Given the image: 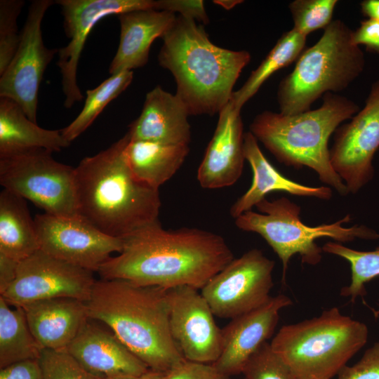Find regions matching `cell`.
Returning <instances> with one entry per match:
<instances>
[{
	"label": "cell",
	"instance_id": "obj_1",
	"mask_svg": "<svg viewBox=\"0 0 379 379\" xmlns=\"http://www.w3.org/2000/svg\"><path fill=\"white\" fill-rule=\"evenodd\" d=\"M123 239L121 251L98 270L102 279H120L168 290H201L234 258L223 237L197 228L164 230L157 221Z\"/></svg>",
	"mask_w": 379,
	"mask_h": 379
},
{
	"label": "cell",
	"instance_id": "obj_2",
	"mask_svg": "<svg viewBox=\"0 0 379 379\" xmlns=\"http://www.w3.org/2000/svg\"><path fill=\"white\" fill-rule=\"evenodd\" d=\"M128 133L75 168L79 215L104 234L123 239L159 221V190L138 180L125 157Z\"/></svg>",
	"mask_w": 379,
	"mask_h": 379
},
{
	"label": "cell",
	"instance_id": "obj_3",
	"mask_svg": "<svg viewBox=\"0 0 379 379\" xmlns=\"http://www.w3.org/2000/svg\"><path fill=\"white\" fill-rule=\"evenodd\" d=\"M161 39L159 64L173 74L175 94L189 115L219 114L231 100L250 53L215 46L203 25L179 15Z\"/></svg>",
	"mask_w": 379,
	"mask_h": 379
},
{
	"label": "cell",
	"instance_id": "obj_4",
	"mask_svg": "<svg viewBox=\"0 0 379 379\" xmlns=\"http://www.w3.org/2000/svg\"><path fill=\"white\" fill-rule=\"evenodd\" d=\"M86 305L149 369L164 373L185 360L171 333L167 290L101 279Z\"/></svg>",
	"mask_w": 379,
	"mask_h": 379
},
{
	"label": "cell",
	"instance_id": "obj_5",
	"mask_svg": "<svg viewBox=\"0 0 379 379\" xmlns=\"http://www.w3.org/2000/svg\"><path fill=\"white\" fill-rule=\"evenodd\" d=\"M359 111L352 100L327 93L321 105L313 110L293 115L263 111L249 129L279 162L295 168H310L323 183L346 196L347 187L331 163L328 140L342 122Z\"/></svg>",
	"mask_w": 379,
	"mask_h": 379
},
{
	"label": "cell",
	"instance_id": "obj_6",
	"mask_svg": "<svg viewBox=\"0 0 379 379\" xmlns=\"http://www.w3.org/2000/svg\"><path fill=\"white\" fill-rule=\"evenodd\" d=\"M352 32L341 20H332L319 41L302 52L293 71L279 84L280 113L293 115L310 110L324 94L345 90L360 76L365 55L353 43Z\"/></svg>",
	"mask_w": 379,
	"mask_h": 379
},
{
	"label": "cell",
	"instance_id": "obj_7",
	"mask_svg": "<svg viewBox=\"0 0 379 379\" xmlns=\"http://www.w3.org/2000/svg\"><path fill=\"white\" fill-rule=\"evenodd\" d=\"M368 328L337 307L283 326L270 345L297 379H331L366 343Z\"/></svg>",
	"mask_w": 379,
	"mask_h": 379
},
{
	"label": "cell",
	"instance_id": "obj_8",
	"mask_svg": "<svg viewBox=\"0 0 379 379\" xmlns=\"http://www.w3.org/2000/svg\"><path fill=\"white\" fill-rule=\"evenodd\" d=\"M255 207L258 212L251 210L242 213L235 218V225L243 231L258 234L270 245L282 262L283 282L289 260L295 254L300 255L302 263L315 265L320 262L323 250L315 241L319 238L328 237L343 243L356 239H379L378 232L364 225L343 227L351 220L350 214L333 223L306 225L300 218V207L284 197L272 201L265 198Z\"/></svg>",
	"mask_w": 379,
	"mask_h": 379
},
{
	"label": "cell",
	"instance_id": "obj_9",
	"mask_svg": "<svg viewBox=\"0 0 379 379\" xmlns=\"http://www.w3.org/2000/svg\"><path fill=\"white\" fill-rule=\"evenodd\" d=\"M52 153L36 149L0 158V183L45 213L78 216L75 168L57 161Z\"/></svg>",
	"mask_w": 379,
	"mask_h": 379
},
{
	"label": "cell",
	"instance_id": "obj_10",
	"mask_svg": "<svg viewBox=\"0 0 379 379\" xmlns=\"http://www.w3.org/2000/svg\"><path fill=\"white\" fill-rule=\"evenodd\" d=\"M274 265L257 248L231 260L201 289L214 316L232 319L265 304Z\"/></svg>",
	"mask_w": 379,
	"mask_h": 379
},
{
	"label": "cell",
	"instance_id": "obj_11",
	"mask_svg": "<svg viewBox=\"0 0 379 379\" xmlns=\"http://www.w3.org/2000/svg\"><path fill=\"white\" fill-rule=\"evenodd\" d=\"M52 0L32 1L20 32L18 49L4 72L0 75V97L17 102L26 116L36 123L38 93L44 72L58 53L44 43L41 22Z\"/></svg>",
	"mask_w": 379,
	"mask_h": 379
},
{
	"label": "cell",
	"instance_id": "obj_12",
	"mask_svg": "<svg viewBox=\"0 0 379 379\" xmlns=\"http://www.w3.org/2000/svg\"><path fill=\"white\" fill-rule=\"evenodd\" d=\"M95 281L93 272L39 249L19 262L15 279L0 296L13 307L57 298L86 302Z\"/></svg>",
	"mask_w": 379,
	"mask_h": 379
},
{
	"label": "cell",
	"instance_id": "obj_13",
	"mask_svg": "<svg viewBox=\"0 0 379 379\" xmlns=\"http://www.w3.org/2000/svg\"><path fill=\"white\" fill-rule=\"evenodd\" d=\"M34 219L40 250L73 265L97 272L113 253L122 250V239L104 234L79 215L44 213Z\"/></svg>",
	"mask_w": 379,
	"mask_h": 379
},
{
	"label": "cell",
	"instance_id": "obj_14",
	"mask_svg": "<svg viewBox=\"0 0 379 379\" xmlns=\"http://www.w3.org/2000/svg\"><path fill=\"white\" fill-rule=\"evenodd\" d=\"M378 148L379 79L373 83L364 107L334 132L331 163L349 193H357L373 178Z\"/></svg>",
	"mask_w": 379,
	"mask_h": 379
},
{
	"label": "cell",
	"instance_id": "obj_15",
	"mask_svg": "<svg viewBox=\"0 0 379 379\" xmlns=\"http://www.w3.org/2000/svg\"><path fill=\"white\" fill-rule=\"evenodd\" d=\"M62 8L65 33L69 41L58 48L57 65L62 75L64 106L71 108L84 98L77 84L79 61L94 26L102 18L124 13L154 9L157 0H58Z\"/></svg>",
	"mask_w": 379,
	"mask_h": 379
},
{
	"label": "cell",
	"instance_id": "obj_16",
	"mask_svg": "<svg viewBox=\"0 0 379 379\" xmlns=\"http://www.w3.org/2000/svg\"><path fill=\"white\" fill-rule=\"evenodd\" d=\"M199 291L187 286L167 290L171 333L185 359L213 364L222 352V329Z\"/></svg>",
	"mask_w": 379,
	"mask_h": 379
},
{
	"label": "cell",
	"instance_id": "obj_17",
	"mask_svg": "<svg viewBox=\"0 0 379 379\" xmlns=\"http://www.w3.org/2000/svg\"><path fill=\"white\" fill-rule=\"evenodd\" d=\"M291 304L288 296L279 294L262 306L232 319L222 329V352L213 365L228 376L241 373L250 357L274 333L280 311Z\"/></svg>",
	"mask_w": 379,
	"mask_h": 379
},
{
	"label": "cell",
	"instance_id": "obj_18",
	"mask_svg": "<svg viewBox=\"0 0 379 379\" xmlns=\"http://www.w3.org/2000/svg\"><path fill=\"white\" fill-rule=\"evenodd\" d=\"M218 115L214 134L197 171V180L205 189H220L236 183L246 160L241 110L230 101Z\"/></svg>",
	"mask_w": 379,
	"mask_h": 379
},
{
	"label": "cell",
	"instance_id": "obj_19",
	"mask_svg": "<svg viewBox=\"0 0 379 379\" xmlns=\"http://www.w3.org/2000/svg\"><path fill=\"white\" fill-rule=\"evenodd\" d=\"M89 319L67 347L84 368L105 379L140 375L149 369L112 331Z\"/></svg>",
	"mask_w": 379,
	"mask_h": 379
},
{
	"label": "cell",
	"instance_id": "obj_20",
	"mask_svg": "<svg viewBox=\"0 0 379 379\" xmlns=\"http://www.w3.org/2000/svg\"><path fill=\"white\" fill-rule=\"evenodd\" d=\"M189 114L175 95L156 86L146 95L140 116L128 126L131 140L189 145Z\"/></svg>",
	"mask_w": 379,
	"mask_h": 379
},
{
	"label": "cell",
	"instance_id": "obj_21",
	"mask_svg": "<svg viewBox=\"0 0 379 379\" xmlns=\"http://www.w3.org/2000/svg\"><path fill=\"white\" fill-rule=\"evenodd\" d=\"M21 307L42 350L67 349L89 319L86 302L75 298L39 300Z\"/></svg>",
	"mask_w": 379,
	"mask_h": 379
},
{
	"label": "cell",
	"instance_id": "obj_22",
	"mask_svg": "<svg viewBox=\"0 0 379 379\" xmlns=\"http://www.w3.org/2000/svg\"><path fill=\"white\" fill-rule=\"evenodd\" d=\"M120 38L109 72L111 75L145 66L154 41L166 33L177 15L154 9L135 11L117 15Z\"/></svg>",
	"mask_w": 379,
	"mask_h": 379
},
{
	"label": "cell",
	"instance_id": "obj_23",
	"mask_svg": "<svg viewBox=\"0 0 379 379\" xmlns=\"http://www.w3.org/2000/svg\"><path fill=\"white\" fill-rule=\"evenodd\" d=\"M244 152L245 159L253 171V180L248 190L237 199L230 209V213L234 219L251 211L253 206L266 198L267 194L274 191L323 200H329L332 197V188L328 186H307L283 175L265 157L258 140L250 131L244 133Z\"/></svg>",
	"mask_w": 379,
	"mask_h": 379
},
{
	"label": "cell",
	"instance_id": "obj_24",
	"mask_svg": "<svg viewBox=\"0 0 379 379\" xmlns=\"http://www.w3.org/2000/svg\"><path fill=\"white\" fill-rule=\"evenodd\" d=\"M70 144L60 130L39 126L17 102L0 97V158L36 149L59 152Z\"/></svg>",
	"mask_w": 379,
	"mask_h": 379
},
{
	"label": "cell",
	"instance_id": "obj_25",
	"mask_svg": "<svg viewBox=\"0 0 379 379\" xmlns=\"http://www.w3.org/2000/svg\"><path fill=\"white\" fill-rule=\"evenodd\" d=\"M190 152L189 145L130 140L125 149L128 166L133 175L159 190L179 170Z\"/></svg>",
	"mask_w": 379,
	"mask_h": 379
},
{
	"label": "cell",
	"instance_id": "obj_26",
	"mask_svg": "<svg viewBox=\"0 0 379 379\" xmlns=\"http://www.w3.org/2000/svg\"><path fill=\"white\" fill-rule=\"evenodd\" d=\"M34 219L26 200L3 189L0 193V253L20 262L39 251Z\"/></svg>",
	"mask_w": 379,
	"mask_h": 379
},
{
	"label": "cell",
	"instance_id": "obj_27",
	"mask_svg": "<svg viewBox=\"0 0 379 379\" xmlns=\"http://www.w3.org/2000/svg\"><path fill=\"white\" fill-rule=\"evenodd\" d=\"M41 350L22 307L11 306L0 296V368L24 360L38 359Z\"/></svg>",
	"mask_w": 379,
	"mask_h": 379
},
{
	"label": "cell",
	"instance_id": "obj_28",
	"mask_svg": "<svg viewBox=\"0 0 379 379\" xmlns=\"http://www.w3.org/2000/svg\"><path fill=\"white\" fill-rule=\"evenodd\" d=\"M307 36L295 29L285 32L243 86L234 91L231 102L239 110L274 73L297 60L304 51Z\"/></svg>",
	"mask_w": 379,
	"mask_h": 379
},
{
	"label": "cell",
	"instance_id": "obj_29",
	"mask_svg": "<svg viewBox=\"0 0 379 379\" xmlns=\"http://www.w3.org/2000/svg\"><path fill=\"white\" fill-rule=\"evenodd\" d=\"M133 78V71H123L111 75L95 88L86 91L84 107L74 121L60 130L62 136L69 142L78 138L104 108L128 88Z\"/></svg>",
	"mask_w": 379,
	"mask_h": 379
},
{
	"label": "cell",
	"instance_id": "obj_30",
	"mask_svg": "<svg viewBox=\"0 0 379 379\" xmlns=\"http://www.w3.org/2000/svg\"><path fill=\"white\" fill-rule=\"evenodd\" d=\"M323 252L346 260L350 265L351 282L341 289L340 295L350 297L352 302L366 294L365 284L379 276V247L361 251L348 248L339 242L329 241L321 247Z\"/></svg>",
	"mask_w": 379,
	"mask_h": 379
},
{
	"label": "cell",
	"instance_id": "obj_31",
	"mask_svg": "<svg viewBox=\"0 0 379 379\" xmlns=\"http://www.w3.org/2000/svg\"><path fill=\"white\" fill-rule=\"evenodd\" d=\"M337 0H295L288 5L293 29L307 36L331 22Z\"/></svg>",
	"mask_w": 379,
	"mask_h": 379
},
{
	"label": "cell",
	"instance_id": "obj_32",
	"mask_svg": "<svg viewBox=\"0 0 379 379\" xmlns=\"http://www.w3.org/2000/svg\"><path fill=\"white\" fill-rule=\"evenodd\" d=\"M241 373L245 379H297L270 343H263L247 360Z\"/></svg>",
	"mask_w": 379,
	"mask_h": 379
},
{
	"label": "cell",
	"instance_id": "obj_33",
	"mask_svg": "<svg viewBox=\"0 0 379 379\" xmlns=\"http://www.w3.org/2000/svg\"><path fill=\"white\" fill-rule=\"evenodd\" d=\"M39 361L43 379H105L88 371L67 349H43Z\"/></svg>",
	"mask_w": 379,
	"mask_h": 379
},
{
	"label": "cell",
	"instance_id": "obj_34",
	"mask_svg": "<svg viewBox=\"0 0 379 379\" xmlns=\"http://www.w3.org/2000/svg\"><path fill=\"white\" fill-rule=\"evenodd\" d=\"M25 4L22 0L0 1V75L13 58L20 40L17 19Z\"/></svg>",
	"mask_w": 379,
	"mask_h": 379
},
{
	"label": "cell",
	"instance_id": "obj_35",
	"mask_svg": "<svg viewBox=\"0 0 379 379\" xmlns=\"http://www.w3.org/2000/svg\"><path fill=\"white\" fill-rule=\"evenodd\" d=\"M161 379H230L213 364L184 360L180 364L162 373Z\"/></svg>",
	"mask_w": 379,
	"mask_h": 379
},
{
	"label": "cell",
	"instance_id": "obj_36",
	"mask_svg": "<svg viewBox=\"0 0 379 379\" xmlns=\"http://www.w3.org/2000/svg\"><path fill=\"white\" fill-rule=\"evenodd\" d=\"M338 375V379H379V341L353 366H344Z\"/></svg>",
	"mask_w": 379,
	"mask_h": 379
},
{
	"label": "cell",
	"instance_id": "obj_37",
	"mask_svg": "<svg viewBox=\"0 0 379 379\" xmlns=\"http://www.w3.org/2000/svg\"><path fill=\"white\" fill-rule=\"evenodd\" d=\"M157 10L177 13L201 25L209 22L202 0H157Z\"/></svg>",
	"mask_w": 379,
	"mask_h": 379
},
{
	"label": "cell",
	"instance_id": "obj_38",
	"mask_svg": "<svg viewBox=\"0 0 379 379\" xmlns=\"http://www.w3.org/2000/svg\"><path fill=\"white\" fill-rule=\"evenodd\" d=\"M353 43L363 45L367 51L379 54V20L367 18L352 32Z\"/></svg>",
	"mask_w": 379,
	"mask_h": 379
},
{
	"label": "cell",
	"instance_id": "obj_39",
	"mask_svg": "<svg viewBox=\"0 0 379 379\" xmlns=\"http://www.w3.org/2000/svg\"><path fill=\"white\" fill-rule=\"evenodd\" d=\"M0 379H43L39 359L24 360L1 368Z\"/></svg>",
	"mask_w": 379,
	"mask_h": 379
},
{
	"label": "cell",
	"instance_id": "obj_40",
	"mask_svg": "<svg viewBox=\"0 0 379 379\" xmlns=\"http://www.w3.org/2000/svg\"><path fill=\"white\" fill-rule=\"evenodd\" d=\"M19 262L0 253V294H2L15 279Z\"/></svg>",
	"mask_w": 379,
	"mask_h": 379
},
{
	"label": "cell",
	"instance_id": "obj_41",
	"mask_svg": "<svg viewBox=\"0 0 379 379\" xmlns=\"http://www.w3.org/2000/svg\"><path fill=\"white\" fill-rule=\"evenodd\" d=\"M360 10L364 16L379 20V0H364L360 3Z\"/></svg>",
	"mask_w": 379,
	"mask_h": 379
},
{
	"label": "cell",
	"instance_id": "obj_42",
	"mask_svg": "<svg viewBox=\"0 0 379 379\" xmlns=\"http://www.w3.org/2000/svg\"><path fill=\"white\" fill-rule=\"evenodd\" d=\"M162 373L149 369L140 375H128L109 378L107 379H161Z\"/></svg>",
	"mask_w": 379,
	"mask_h": 379
},
{
	"label": "cell",
	"instance_id": "obj_43",
	"mask_svg": "<svg viewBox=\"0 0 379 379\" xmlns=\"http://www.w3.org/2000/svg\"><path fill=\"white\" fill-rule=\"evenodd\" d=\"M213 2L226 10H230L244 1L241 0H215Z\"/></svg>",
	"mask_w": 379,
	"mask_h": 379
},
{
	"label": "cell",
	"instance_id": "obj_44",
	"mask_svg": "<svg viewBox=\"0 0 379 379\" xmlns=\"http://www.w3.org/2000/svg\"><path fill=\"white\" fill-rule=\"evenodd\" d=\"M242 379H245V378H242Z\"/></svg>",
	"mask_w": 379,
	"mask_h": 379
}]
</instances>
